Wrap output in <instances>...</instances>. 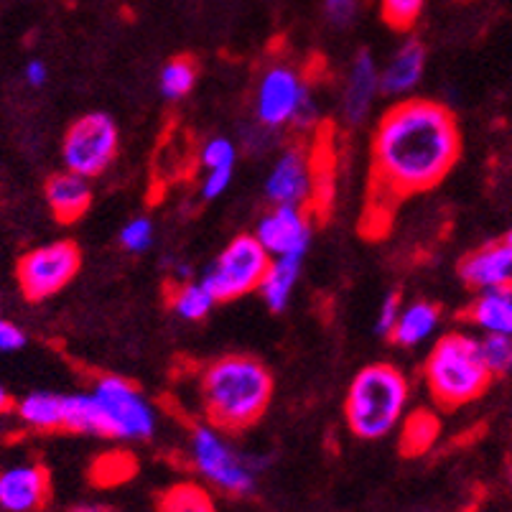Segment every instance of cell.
Segmentation results:
<instances>
[{"label": "cell", "mask_w": 512, "mask_h": 512, "mask_svg": "<svg viewBox=\"0 0 512 512\" xmlns=\"http://www.w3.org/2000/svg\"><path fill=\"white\" fill-rule=\"evenodd\" d=\"M462 158V130L449 107L408 97L390 105L370 141V217H390L406 199L431 192Z\"/></svg>", "instance_id": "1"}, {"label": "cell", "mask_w": 512, "mask_h": 512, "mask_svg": "<svg viewBox=\"0 0 512 512\" xmlns=\"http://www.w3.org/2000/svg\"><path fill=\"white\" fill-rule=\"evenodd\" d=\"M271 370L248 355H227L209 362L199 375V400L209 426L240 434L265 416L273 400Z\"/></svg>", "instance_id": "2"}, {"label": "cell", "mask_w": 512, "mask_h": 512, "mask_svg": "<svg viewBox=\"0 0 512 512\" xmlns=\"http://www.w3.org/2000/svg\"><path fill=\"white\" fill-rule=\"evenodd\" d=\"M411 400L406 372L390 362L362 367L344 398V421L360 441H380L403 423Z\"/></svg>", "instance_id": "3"}, {"label": "cell", "mask_w": 512, "mask_h": 512, "mask_svg": "<svg viewBox=\"0 0 512 512\" xmlns=\"http://www.w3.org/2000/svg\"><path fill=\"white\" fill-rule=\"evenodd\" d=\"M492 380L495 377L484 365L479 339L462 332L444 334L423 362L428 395L444 411H456L482 398Z\"/></svg>", "instance_id": "4"}, {"label": "cell", "mask_w": 512, "mask_h": 512, "mask_svg": "<svg viewBox=\"0 0 512 512\" xmlns=\"http://www.w3.org/2000/svg\"><path fill=\"white\" fill-rule=\"evenodd\" d=\"M230 434L202 423L189 436V456L192 464L207 482L232 497H248L258 484V459L245 456L230 444Z\"/></svg>", "instance_id": "5"}, {"label": "cell", "mask_w": 512, "mask_h": 512, "mask_svg": "<svg viewBox=\"0 0 512 512\" xmlns=\"http://www.w3.org/2000/svg\"><path fill=\"white\" fill-rule=\"evenodd\" d=\"M90 393L100 411V436L120 441H148L156 434V408L130 380L102 375L97 377Z\"/></svg>", "instance_id": "6"}, {"label": "cell", "mask_w": 512, "mask_h": 512, "mask_svg": "<svg viewBox=\"0 0 512 512\" xmlns=\"http://www.w3.org/2000/svg\"><path fill=\"white\" fill-rule=\"evenodd\" d=\"M255 120L268 130L314 125V97L299 69L288 64H273L265 69L255 92Z\"/></svg>", "instance_id": "7"}, {"label": "cell", "mask_w": 512, "mask_h": 512, "mask_svg": "<svg viewBox=\"0 0 512 512\" xmlns=\"http://www.w3.org/2000/svg\"><path fill=\"white\" fill-rule=\"evenodd\" d=\"M268 265H271V255L265 253L255 235H240L214 258L202 281L207 283L217 304H227V301L258 293Z\"/></svg>", "instance_id": "8"}, {"label": "cell", "mask_w": 512, "mask_h": 512, "mask_svg": "<svg viewBox=\"0 0 512 512\" xmlns=\"http://www.w3.org/2000/svg\"><path fill=\"white\" fill-rule=\"evenodd\" d=\"M82 268V253L74 242L59 240L29 250L16 265L18 288L29 301H39L57 296L77 278Z\"/></svg>", "instance_id": "9"}, {"label": "cell", "mask_w": 512, "mask_h": 512, "mask_svg": "<svg viewBox=\"0 0 512 512\" xmlns=\"http://www.w3.org/2000/svg\"><path fill=\"white\" fill-rule=\"evenodd\" d=\"M120 148L118 125L105 113H87L67 128L62 143L64 166L72 174L95 179L113 164Z\"/></svg>", "instance_id": "10"}, {"label": "cell", "mask_w": 512, "mask_h": 512, "mask_svg": "<svg viewBox=\"0 0 512 512\" xmlns=\"http://www.w3.org/2000/svg\"><path fill=\"white\" fill-rule=\"evenodd\" d=\"M316 192V166L311 153L304 146H288L273 161L265 194L271 204H288V207H309Z\"/></svg>", "instance_id": "11"}, {"label": "cell", "mask_w": 512, "mask_h": 512, "mask_svg": "<svg viewBox=\"0 0 512 512\" xmlns=\"http://www.w3.org/2000/svg\"><path fill=\"white\" fill-rule=\"evenodd\" d=\"M255 240L271 258H304L311 245V220L306 207L273 204L255 227Z\"/></svg>", "instance_id": "12"}, {"label": "cell", "mask_w": 512, "mask_h": 512, "mask_svg": "<svg viewBox=\"0 0 512 512\" xmlns=\"http://www.w3.org/2000/svg\"><path fill=\"white\" fill-rule=\"evenodd\" d=\"M459 276L474 291H495L512 286V250L505 240L490 242L464 255Z\"/></svg>", "instance_id": "13"}, {"label": "cell", "mask_w": 512, "mask_h": 512, "mask_svg": "<svg viewBox=\"0 0 512 512\" xmlns=\"http://www.w3.org/2000/svg\"><path fill=\"white\" fill-rule=\"evenodd\" d=\"M380 67H377L375 57L370 51H357L352 64L347 69V79H344V95H342V115L349 125L365 123L370 115L372 105H375L377 95H380Z\"/></svg>", "instance_id": "14"}, {"label": "cell", "mask_w": 512, "mask_h": 512, "mask_svg": "<svg viewBox=\"0 0 512 512\" xmlns=\"http://www.w3.org/2000/svg\"><path fill=\"white\" fill-rule=\"evenodd\" d=\"M49 492V472L41 464H18L0 472V507L6 512L41 510Z\"/></svg>", "instance_id": "15"}, {"label": "cell", "mask_w": 512, "mask_h": 512, "mask_svg": "<svg viewBox=\"0 0 512 512\" xmlns=\"http://www.w3.org/2000/svg\"><path fill=\"white\" fill-rule=\"evenodd\" d=\"M423 72H426V46L418 39H406L380 69V90L388 97L408 100L411 92L421 85Z\"/></svg>", "instance_id": "16"}, {"label": "cell", "mask_w": 512, "mask_h": 512, "mask_svg": "<svg viewBox=\"0 0 512 512\" xmlns=\"http://www.w3.org/2000/svg\"><path fill=\"white\" fill-rule=\"evenodd\" d=\"M44 197L54 220L62 222V225H72V222L82 220L92 207L90 179L64 169L49 176L44 186Z\"/></svg>", "instance_id": "17"}, {"label": "cell", "mask_w": 512, "mask_h": 512, "mask_svg": "<svg viewBox=\"0 0 512 512\" xmlns=\"http://www.w3.org/2000/svg\"><path fill=\"white\" fill-rule=\"evenodd\" d=\"M202 164V197L217 199L230 189L237 166V146L225 136H214L199 151Z\"/></svg>", "instance_id": "18"}, {"label": "cell", "mask_w": 512, "mask_h": 512, "mask_svg": "<svg viewBox=\"0 0 512 512\" xmlns=\"http://www.w3.org/2000/svg\"><path fill=\"white\" fill-rule=\"evenodd\" d=\"M441 324V309L431 301H413L400 309L398 321H395L393 332H390V342L398 347H421L423 342L434 337L436 329Z\"/></svg>", "instance_id": "19"}, {"label": "cell", "mask_w": 512, "mask_h": 512, "mask_svg": "<svg viewBox=\"0 0 512 512\" xmlns=\"http://www.w3.org/2000/svg\"><path fill=\"white\" fill-rule=\"evenodd\" d=\"M467 319L482 334L512 337V286L479 293L474 304L469 306Z\"/></svg>", "instance_id": "20"}, {"label": "cell", "mask_w": 512, "mask_h": 512, "mask_svg": "<svg viewBox=\"0 0 512 512\" xmlns=\"http://www.w3.org/2000/svg\"><path fill=\"white\" fill-rule=\"evenodd\" d=\"M304 258H271V265L265 271L258 286V296L271 311H283L291 304L293 288L299 286Z\"/></svg>", "instance_id": "21"}, {"label": "cell", "mask_w": 512, "mask_h": 512, "mask_svg": "<svg viewBox=\"0 0 512 512\" xmlns=\"http://www.w3.org/2000/svg\"><path fill=\"white\" fill-rule=\"evenodd\" d=\"M18 418L34 431H64V395L36 390L18 400Z\"/></svg>", "instance_id": "22"}, {"label": "cell", "mask_w": 512, "mask_h": 512, "mask_svg": "<svg viewBox=\"0 0 512 512\" xmlns=\"http://www.w3.org/2000/svg\"><path fill=\"white\" fill-rule=\"evenodd\" d=\"M441 434V421L434 411L418 408V411L406 413L400 423V451L406 456L426 454L436 444Z\"/></svg>", "instance_id": "23"}, {"label": "cell", "mask_w": 512, "mask_h": 512, "mask_svg": "<svg viewBox=\"0 0 512 512\" xmlns=\"http://www.w3.org/2000/svg\"><path fill=\"white\" fill-rule=\"evenodd\" d=\"M171 311H174L179 319L184 321H202L212 314V309L217 306V299L212 296V291L207 288V283L199 278V281H184L176 283V288L169 296Z\"/></svg>", "instance_id": "24"}, {"label": "cell", "mask_w": 512, "mask_h": 512, "mask_svg": "<svg viewBox=\"0 0 512 512\" xmlns=\"http://www.w3.org/2000/svg\"><path fill=\"white\" fill-rule=\"evenodd\" d=\"M158 512H220L202 484L179 482L158 497Z\"/></svg>", "instance_id": "25"}, {"label": "cell", "mask_w": 512, "mask_h": 512, "mask_svg": "<svg viewBox=\"0 0 512 512\" xmlns=\"http://www.w3.org/2000/svg\"><path fill=\"white\" fill-rule=\"evenodd\" d=\"M64 431L69 434H92L100 436V411L92 393L64 395Z\"/></svg>", "instance_id": "26"}, {"label": "cell", "mask_w": 512, "mask_h": 512, "mask_svg": "<svg viewBox=\"0 0 512 512\" xmlns=\"http://www.w3.org/2000/svg\"><path fill=\"white\" fill-rule=\"evenodd\" d=\"M197 62L192 57H176L161 69L158 87L166 100H184L197 85Z\"/></svg>", "instance_id": "27"}, {"label": "cell", "mask_w": 512, "mask_h": 512, "mask_svg": "<svg viewBox=\"0 0 512 512\" xmlns=\"http://www.w3.org/2000/svg\"><path fill=\"white\" fill-rule=\"evenodd\" d=\"M479 349H482V360L492 377L507 375L512 370V337H502V334H484L479 339Z\"/></svg>", "instance_id": "28"}, {"label": "cell", "mask_w": 512, "mask_h": 512, "mask_svg": "<svg viewBox=\"0 0 512 512\" xmlns=\"http://www.w3.org/2000/svg\"><path fill=\"white\" fill-rule=\"evenodd\" d=\"M426 0H380L383 21L395 31H411L421 18Z\"/></svg>", "instance_id": "29"}, {"label": "cell", "mask_w": 512, "mask_h": 512, "mask_svg": "<svg viewBox=\"0 0 512 512\" xmlns=\"http://www.w3.org/2000/svg\"><path fill=\"white\" fill-rule=\"evenodd\" d=\"M153 235H156V230H153V222L148 220V217H133V220L125 222L123 230H120V245H123L128 253L141 255L153 245Z\"/></svg>", "instance_id": "30"}, {"label": "cell", "mask_w": 512, "mask_h": 512, "mask_svg": "<svg viewBox=\"0 0 512 512\" xmlns=\"http://www.w3.org/2000/svg\"><path fill=\"white\" fill-rule=\"evenodd\" d=\"M133 469H136V464H133V459L128 454H105L97 459L92 474L102 484H120L123 479H128L133 474Z\"/></svg>", "instance_id": "31"}, {"label": "cell", "mask_w": 512, "mask_h": 512, "mask_svg": "<svg viewBox=\"0 0 512 512\" xmlns=\"http://www.w3.org/2000/svg\"><path fill=\"white\" fill-rule=\"evenodd\" d=\"M400 309H403V296L398 291L388 293L385 301L380 304V311H377V321H375V332L383 334V337H390L393 332L395 321H398Z\"/></svg>", "instance_id": "32"}, {"label": "cell", "mask_w": 512, "mask_h": 512, "mask_svg": "<svg viewBox=\"0 0 512 512\" xmlns=\"http://www.w3.org/2000/svg\"><path fill=\"white\" fill-rule=\"evenodd\" d=\"M324 16L332 26L344 29V26L355 21L357 0H324Z\"/></svg>", "instance_id": "33"}, {"label": "cell", "mask_w": 512, "mask_h": 512, "mask_svg": "<svg viewBox=\"0 0 512 512\" xmlns=\"http://www.w3.org/2000/svg\"><path fill=\"white\" fill-rule=\"evenodd\" d=\"M26 344V334L13 321L0 319V352H16Z\"/></svg>", "instance_id": "34"}, {"label": "cell", "mask_w": 512, "mask_h": 512, "mask_svg": "<svg viewBox=\"0 0 512 512\" xmlns=\"http://www.w3.org/2000/svg\"><path fill=\"white\" fill-rule=\"evenodd\" d=\"M23 74H26V82L31 87H44L46 79H49V69H46V64L41 59H31L26 64V69H23Z\"/></svg>", "instance_id": "35"}, {"label": "cell", "mask_w": 512, "mask_h": 512, "mask_svg": "<svg viewBox=\"0 0 512 512\" xmlns=\"http://www.w3.org/2000/svg\"><path fill=\"white\" fill-rule=\"evenodd\" d=\"M13 408V398L3 385H0V413H8Z\"/></svg>", "instance_id": "36"}, {"label": "cell", "mask_w": 512, "mask_h": 512, "mask_svg": "<svg viewBox=\"0 0 512 512\" xmlns=\"http://www.w3.org/2000/svg\"><path fill=\"white\" fill-rule=\"evenodd\" d=\"M74 512H110V510H107V507H100V505H82V507H77Z\"/></svg>", "instance_id": "37"}, {"label": "cell", "mask_w": 512, "mask_h": 512, "mask_svg": "<svg viewBox=\"0 0 512 512\" xmlns=\"http://www.w3.org/2000/svg\"><path fill=\"white\" fill-rule=\"evenodd\" d=\"M507 484L512 487V456H510V462H507Z\"/></svg>", "instance_id": "38"}, {"label": "cell", "mask_w": 512, "mask_h": 512, "mask_svg": "<svg viewBox=\"0 0 512 512\" xmlns=\"http://www.w3.org/2000/svg\"><path fill=\"white\" fill-rule=\"evenodd\" d=\"M505 242H507V245H510V250H512V232H510V235L505 237Z\"/></svg>", "instance_id": "39"}]
</instances>
